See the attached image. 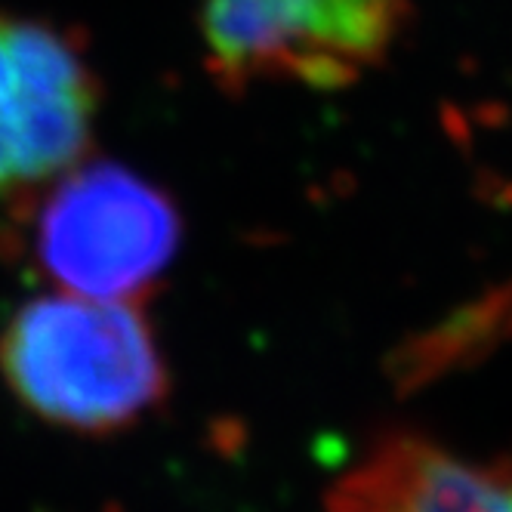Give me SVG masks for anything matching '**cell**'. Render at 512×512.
I'll list each match as a JSON object with an SVG mask.
<instances>
[{"label":"cell","instance_id":"obj_1","mask_svg":"<svg viewBox=\"0 0 512 512\" xmlns=\"http://www.w3.org/2000/svg\"><path fill=\"white\" fill-rule=\"evenodd\" d=\"M0 374L34 417L84 435L133 426L170 386L139 303L68 290L13 312L0 334Z\"/></svg>","mask_w":512,"mask_h":512},{"label":"cell","instance_id":"obj_2","mask_svg":"<svg viewBox=\"0 0 512 512\" xmlns=\"http://www.w3.org/2000/svg\"><path fill=\"white\" fill-rule=\"evenodd\" d=\"M25 210L34 213V263L68 294L139 303L167 272L182 238L170 195L145 176L81 161Z\"/></svg>","mask_w":512,"mask_h":512},{"label":"cell","instance_id":"obj_3","mask_svg":"<svg viewBox=\"0 0 512 512\" xmlns=\"http://www.w3.org/2000/svg\"><path fill=\"white\" fill-rule=\"evenodd\" d=\"M411 22L408 0H198L210 75L340 90L377 68Z\"/></svg>","mask_w":512,"mask_h":512},{"label":"cell","instance_id":"obj_4","mask_svg":"<svg viewBox=\"0 0 512 512\" xmlns=\"http://www.w3.org/2000/svg\"><path fill=\"white\" fill-rule=\"evenodd\" d=\"M99 78L75 38L0 10V204L25 210L87 161Z\"/></svg>","mask_w":512,"mask_h":512},{"label":"cell","instance_id":"obj_5","mask_svg":"<svg viewBox=\"0 0 512 512\" xmlns=\"http://www.w3.org/2000/svg\"><path fill=\"white\" fill-rule=\"evenodd\" d=\"M327 512H512V479L398 435L343 475Z\"/></svg>","mask_w":512,"mask_h":512}]
</instances>
